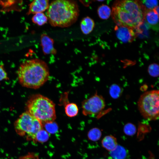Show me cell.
Returning a JSON list of instances; mask_svg holds the SVG:
<instances>
[{"instance_id": "cell-14", "label": "cell", "mask_w": 159, "mask_h": 159, "mask_svg": "<svg viewBox=\"0 0 159 159\" xmlns=\"http://www.w3.org/2000/svg\"><path fill=\"white\" fill-rule=\"evenodd\" d=\"M102 146L110 152L114 149L117 145L116 138L112 135L105 136L102 141Z\"/></svg>"}, {"instance_id": "cell-26", "label": "cell", "mask_w": 159, "mask_h": 159, "mask_svg": "<svg viewBox=\"0 0 159 159\" xmlns=\"http://www.w3.org/2000/svg\"><path fill=\"white\" fill-rule=\"evenodd\" d=\"M155 12L158 14L159 15V6H158L153 9Z\"/></svg>"}, {"instance_id": "cell-20", "label": "cell", "mask_w": 159, "mask_h": 159, "mask_svg": "<svg viewBox=\"0 0 159 159\" xmlns=\"http://www.w3.org/2000/svg\"><path fill=\"white\" fill-rule=\"evenodd\" d=\"M140 1L145 11L148 10H153L158 6V1L156 0H143Z\"/></svg>"}, {"instance_id": "cell-5", "label": "cell", "mask_w": 159, "mask_h": 159, "mask_svg": "<svg viewBox=\"0 0 159 159\" xmlns=\"http://www.w3.org/2000/svg\"><path fill=\"white\" fill-rule=\"evenodd\" d=\"M138 110L143 117L149 120L158 119L159 91L153 90L142 94L138 100Z\"/></svg>"}, {"instance_id": "cell-11", "label": "cell", "mask_w": 159, "mask_h": 159, "mask_svg": "<svg viewBox=\"0 0 159 159\" xmlns=\"http://www.w3.org/2000/svg\"><path fill=\"white\" fill-rule=\"evenodd\" d=\"M41 41L42 50L44 54H55L56 49L54 47L53 40L46 34H42Z\"/></svg>"}, {"instance_id": "cell-19", "label": "cell", "mask_w": 159, "mask_h": 159, "mask_svg": "<svg viewBox=\"0 0 159 159\" xmlns=\"http://www.w3.org/2000/svg\"><path fill=\"white\" fill-rule=\"evenodd\" d=\"M101 135V132L99 129L94 128L89 131L88 136L90 140L93 141H96L100 138Z\"/></svg>"}, {"instance_id": "cell-21", "label": "cell", "mask_w": 159, "mask_h": 159, "mask_svg": "<svg viewBox=\"0 0 159 159\" xmlns=\"http://www.w3.org/2000/svg\"><path fill=\"white\" fill-rule=\"evenodd\" d=\"M45 130L48 133L53 134L56 133L58 130L57 124L54 121L42 124Z\"/></svg>"}, {"instance_id": "cell-16", "label": "cell", "mask_w": 159, "mask_h": 159, "mask_svg": "<svg viewBox=\"0 0 159 159\" xmlns=\"http://www.w3.org/2000/svg\"><path fill=\"white\" fill-rule=\"evenodd\" d=\"M111 11L110 7L108 6L102 4L97 9V13L100 18L103 19H108L111 14Z\"/></svg>"}, {"instance_id": "cell-1", "label": "cell", "mask_w": 159, "mask_h": 159, "mask_svg": "<svg viewBox=\"0 0 159 159\" xmlns=\"http://www.w3.org/2000/svg\"><path fill=\"white\" fill-rule=\"evenodd\" d=\"M145 11L140 1H116L113 4L112 15L117 25L138 29L144 21Z\"/></svg>"}, {"instance_id": "cell-23", "label": "cell", "mask_w": 159, "mask_h": 159, "mask_svg": "<svg viewBox=\"0 0 159 159\" xmlns=\"http://www.w3.org/2000/svg\"><path fill=\"white\" fill-rule=\"evenodd\" d=\"M136 131V127L134 125L131 123H127L124 126V132L127 135H133L135 133Z\"/></svg>"}, {"instance_id": "cell-22", "label": "cell", "mask_w": 159, "mask_h": 159, "mask_svg": "<svg viewBox=\"0 0 159 159\" xmlns=\"http://www.w3.org/2000/svg\"><path fill=\"white\" fill-rule=\"evenodd\" d=\"M122 92L121 88L117 85H113L110 87V94L113 98L116 99L120 97Z\"/></svg>"}, {"instance_id": "cell-24", "label": "cell", "mask_w": 159, "mask_h": 159, "mask_svg": "<svg viewBox=\"0 0 159 159\" xmlns=\"http://www.w3.org/2000/svg\"><path fill=\"white\" fill-rule=\"evenodd\" d=\"M159 66L156 63L150 64L148 67V72L150 75L156 77L159 75Z\"/></svg>"}, {"instance_id": "cell-8", "label": "cell", "mask_w": 159, "mask_h": 159, "mask_svg": "<svg viewBox=\"0 0 159 159\" xmlns=\"http://www.w3.org/2000/svg\"><path fill=\"white\" fill-rule=\"evenodd\" d=\"M133 29L122 25H116L114 29L117 38L124 43L131 42L136 37Z\"/></svg>"}, {"instance_id": "cell-25", "label": "cell", "mask_w": 159, "mask_h": 159, "mask_svg": "<svg viewBox=\"0 0 159 159\" xmlns=\"http://www.w3.org/2000/svg\"><path fill=\"white\" fill-rule=\"evenodd\" d=\"M8 78L7 73L4 68L3 67L0 66V81Z\"/></svg>"}, {"instance_id": "cell-13", "label": "cell", "mask_w": 159, "mask_h": 159, "mask_svg": "<svg viewBox=\"0 0 159 159\" xmlns=\"http://www.w3.org/2000/svg\"><path fill=\"white\" fill-rule=\"evenodd\" d=\"M95 26L93 20L89 16L83 18L80 24V29L82 33L85 34H88L93 30Z\"/></svg>"}, {"instance_id": "cell-7", "label": "cell", "mask_w": 159, "mask_h": 159, "mask_svg": "<svg viewBox=\"0 0 159 159\" xmlns=\"http://www.w3.org/2000/svg\"><path fill=\"white\" fill-rule=\"evenodd\" d=\"M105 106L103 97L96 94L82 102V113L84 115L99 117Z\"/></svg>"}, {"instance_id": "cell-15", "label": "cell", "mask_w": 159, "mask_h": 159, "mask_svg": "<svg viewBox=\"0 0 159 159\" xmlns=\"http://www.w3.org/2000/svg\"><path fill=\"white\" fill-rule=\"evenodd\" d=\"M64 109L66 115L70 117L76 116L79 111L77 105L73 103H67L65 106Z\"/></svg>"}, {"instance_id": "cell-9", "label": "cell", "mask_w": 159, "mask_h": 159, "mask_svg": "<svg viewBox=\"0 0 159 159\" xmlns=\"http://www.w3.org/2000/svg\"><path fill=\"white\" fill-rule=\"evenodd\" d=\"M49 4L48 0H35L29 4V9L27 14H35L43 13L48 9Z\"/></svg>"}, {"instance_id": "cell-12", "label": "cell", "mask_w": 159, "mask_h": 159, "mask_svg": "<svg viewBox=\"0 0 159 159\" xmlns=\"http://www.w3.org/2000/svg\"><path fill=\"white\" fill-rule=\"evenodd\" d=\"M109 159H130L128 151L123 147L117 145L109 153Z\"/></svg>"}, {"instance_id": "cell-17", "label": "cell", "mask_w": 159, "mask_h": 159, "mask_svg": "<svg viewBox=\"0 0 159 159\" xmlns=\"http://www.w3.org/2000/svg\"><path fill=\"white\" fill-rule=\"evenodd\" d=\"M32 22L37 25L41 26L46 24L48 21L47 16L43 13L34 14L32 18Z\"/></svg>"}, {"instance_id": "cell-10", "label": "cell", "mask_w": 159, "mask_h": 159, "mask_svg": "<svg viewBox=\"0 0 159 159\" xmlns=\"http://www.w3.org/2000/svg\"><path fill=\"white\" fill-rule=\"evenodd\" d=\"M144 20L150 27L156 32L159 30V17L153 10H146L144 14Z\"/></svg>"}, {"instance_id": "cell-4", "label": "cell", "mask_w": 159, "mask_h": 159, "mask_svg": "<svg viewBox=\"0 0 159 159\" xmlns=\"http://www.w3.org/2000/svg\"><path fill=\"white\" fill-rule=\"evenodd\" d=\"M27 111L42 123L54 121L56 118L55 105L48 97L36 94L26 104Z\"/></svg>"}, {"instance_id": "cell-18", "label": "cell", "mask_w": 159, "mask_h": 159, "mask_svg": "<svg viewBox=\"0 0 159 159\" xmlns=\"http://www.w3.org/2000/svg\"><path fill=\"white\" fill-rule=\"evenodd\" d=\"M49 138L48 133L43 128L36 133L34 140L39 142L44 143L47 141Z\"/></svg>"}, {"instance_id": "cell-3", "label": "cell", "mask_w": 159, "mask_h": 159, "mask_svg": "<svg viewBox=\"0 0 159 159\" xmlns=\"http://www.w3.org/2000/svg\"><path fill=\"white\" fill-rule=\"evenodd\" d=\"M79 15L78 4L73 0L53 1L49 4L47 12L51 25L61 28L68 27L74 23Z\"/></svg>"}, {"instance_id": "cell-6", "label": "cell", "mask_w": 159, "mask_h": 159, "mask_svg": "<svg viewBox=\"0 0 159 159\" xmlns=\"http://www.w3.org/2000/svg\"><path fill=\"white\" fill-rule=\"evenodd\" d=\"M14 126L18 134L26 135L34 140L37 132L43 128L42 122L27 111L20 115L15 122Z\"/></svg>"}, {"instance_id": "cell-2", "label": "cell", "mask_w": 159, "mask_h": 159, "mask_svg": "<svg viewBox=\"0 0 159 159\" xmlns=\"http://www.w3.org/2000/svg\"><path fill=\"white\" fill-rule=\"evenodd\" d=\"M18 77L23 86L32 89L39 88L49 79V72L46 63L35 59L27 60L19 66Z\"/></svg>"}]
</instances>
